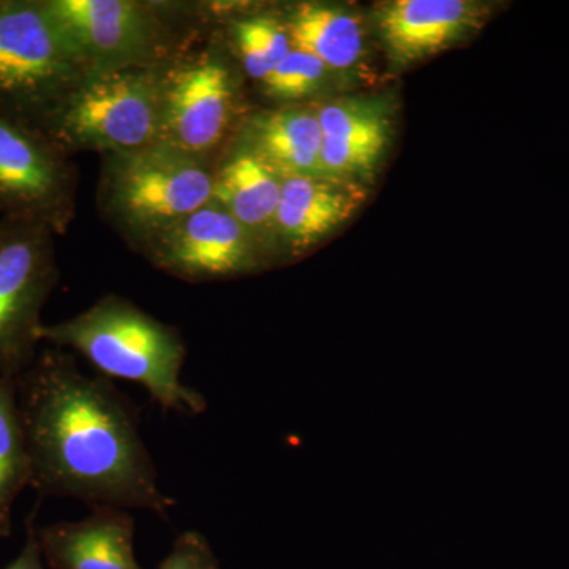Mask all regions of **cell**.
Listing matches in <instances>:
<instances>
[{
    "label": "cell",
    "mask_w": 569,
    "mask_h": 569,
    "mask_svg": "<svg viewBox=\"0 0 569 569\" xmlns=\"http://www.w3.org/2000/svg\"><path fill=\"white\" fill-rule=\"evenodd\" d=\"M31 488L91 508L144 509L168 516L164 492L141 436L137 410L110 378L88 376L59 348L39 351L14 380Z\"/></svg>",
    "instance_id": "6da1fadb"
},
{
    "label": "cell",
    "mask_w": 569,
    "mask_h": 569,
    "mask_svg": "<svg viewBox=\"0 0 569 569\" xmlns=\"http://www.w3.org/2000/svg\"><path fill=\"white\" fill-rule=\"evenodd\" d=\"M40 340L81 355L104 378L140 385L164 410L189 417L208 410V399L182 381L187 350L178 329L121 296H103L69 320L43 323Z\"/></svg>",
    "instance_id": "7a4b0ae2"
},
{
    "label": "cell",
    "mask_w": 569,
    "mask_h": 569,
    "mask_svg": "<svg viewBox=\"0 0 569 569\" xmlns=\"http://www.w3.org/2000/svg\"><path fill=\"white\" fill-rule=\"evenodd\" d=\"M104 157L100 186L104 212L142 247L212 201L211 168L171 142L159 140Z\"/></svg>",
    "instance_id": "3957f363"
},
{
    "label": "cell",
    "mask_w": 569,
    "mask_h": 569,
    "mask_svg": "<svg viewBox=\"0 0 569 569\" xmlns=\"http://www.w3.org/2000/svg\"><path fill=\"white\" fill-rule=\"evenodd\" d=\"M88 77L43 0H0V116L39 132Z\"/></svg>",
    "instance_id": "277c9868"
},
{
    "label": "cell",
    "mask_w": 569,
    "mask_h": 569,
    "mask_svg": "<svg viewBox=\"0 0 569 569\" xmlns=\"http://www.w3.org/2000/svg\"><path fill=\"white\" fill-rule=\"evenodd\" d=\"M164 67L91 74L41 123L59 151L132 152L162 138Z\"/></svg>",
    "instance_id": "5b68a950"
},
{
    "label": "cell",
    "mask_w": 569,
    "mask_h": 569,
    "mask_svg": "<svg viewBox=\"0 0 569 569\" xmlns=\"http://www.w3.org/2000/svg\"><path fill=\"white\" fill-rule=\"evenodd\" d=\"M52 231L0 220V378L17 380L39 355L41 312L58 282Z\"/></svg>",
    "instance_id": "8992f818"
},
{
    "label": "cell",
    "mask_w": 569,
    "mask_h": 569,
    "mask_svg": "<svg viewBox=\"0 0 569 569\" xmlns=\"http://www.w3.org/2000/svg\"><path fill=\"white\" fill-rule=\"evenodd\" d=\"M91 74L163 67L168 32L151 3L43 0Z\"/></svg>",
    "instance_id": "52a82bcc"
},
{
    "label": "cell",
    "mask_w": 569,
    "mask_h": 569,
    "mask_svg": "<svg viewBox=\"0 0 569 569\" xmlns=\"http://www.w3.org/2000/svg\"><path fill=\"white\" fill-rule=\"evenodd\" d=\"M74 209L73 171L43 134L0 116V213L67 230Z\"/></svg>",
    "instance_id": "ba28073f"
},
{
    "label": "cell",
    "mask_w": 569,
    "mask_h": 569,
    "mask_svg": "<svg viewBox=\"0 0 569 569\" xmlns=\"http://www.w3.org/2000/svg\"><path fill=\"white\" fill-rule=\"evenodd\" d=\"M238 107L233 70L219 56L164 67L160 140L204 160L227 138Z\"/></svg>",
    "instance_id": "9c48e42d"
},
{
    "label": "cell",
    "mask_w": 569,
    "mask_h": 569,
    "mask_svg": "<svg viewBox=\"0 0 569 569\" xmlns=\"http://www.w3.org/2000/svg\"><path fill=\"white\" fill-rule=\"evenodd\" d=\"M144 250L156 268L187 282L252 274L268 260L257 239L216 201L168 228Z\"/></svg>",
    "instance_id": "30bf717a"
},
{
    "label": "cell",
    "mask_w": 569,
    "mask_h": 569,
    "mask_svg": "<svg viewBox=\"0 0 569 569\" xmlns=\"http://www.w3.org/2000/svg\"><path fill=\"white\" fill-rule=\"evenodd\" d=\"M489 11L471 0H389L378 3L373 21L389 69L403 70L470 39Z\"/></svg>",
    "instance_id": "8fae6325"
},
{
    "label": "cell",
    "mask_w": 569,
    "mask_h": 569,
    "mask_svg": "<svg viewBox=\"0 0 569 569\" xmlns=\"http://www.w3.org/2000/svg\"><path fill=\"white\" fill-rule=\"evenodd\" d=\"M313 108L320 121L326 178L358 186L372 181L391 146V107L376 97H343Z\"/></svg>",
    "instance_id": "7c38bea8"
},
{
    "label": "cell",
    "mask_w": 569,
    "mask_h": 569,
    "mask_svg": "<svg viewBox=\"0 0 569 569\" xmlns=\"http://www.w3.org/2000/svg\"><path fill=\"white\" fill-rule=\"evenodd\" d=\"M358 183L328 178H284L277 209L272 252L299 257L347 223L365 203Z\"/></svg>",
    "instance_id": "4fadbf2b"
},
{
    "label": "cell",
    "mask_w": 569,
    "mask_h": 569,
    "mask_svg": "<svg viewBox=\"0 0 569 569\" xmlns=\"http://www.w3.org/2000/svg\"><path fill=\"white\" fill-rule=\"evenodd\" d=\"M37 539L51 569H146L134 553L129 509L96 507L84 519L37 527Z\"/></svg>",
    "instance_id": "5bb4252c"
},
{
    "label": "cell",
    "mask_w": 569,
    "mask_h": 569,
    "mask_svg": "<svg viewBox=\"0 0 569 569\" xmlns=\"http://www.w3.org/2000/svg\"><path fill=\"white\" fill-rule=\"evenodd\" d=\"M236 142L260 157L283 179L326 178L320 121L313 104H287L254 112L242 122Z\"/></svg>",
    "instance_id": "9a60e30c"
},
{
    "label": "cell",
    "mask_w": 569,
    "mask_h": 569,
    "mask_svg": "<svg viewBox=\"0 0 569 569\" xmlns=\"http://www.w3.org/2000/svg\"><path fill=\"white\" fill-rule=\"evenodd\" d=\"M282 186V176L239 142L213 171L212 201L230 212L268 257L274 253L272 236Z\"/></svg>",
    "instance_id": "2e32d148"
},
{
    "label": "cell",
    "mask_w": 569,
    "mask_h": 569,
    "mask_svg": "<svg viewBox=\"0 0 569 569\" xmlns=\"http://www.w3.org/2000/svg\"><path fill=\"white\" fill-rule=\"evenodd\" d=\"M293 48L331 71L353 70L365 56V28L353 11L331 3H296L283 17Z\"/></svg>",
    "instance_id": "e0dca14e"
},
{
    "label": "cell",
    "mask_w": 569,
    "mask_h": 569,
    "mask_svg": "<svg viewBox=\"0 0 569 569\" xmlns=\"http://www.w3.org/2000/svg\"><path fill=\"white\" fill-rule=\"evenodd\" d=\"M31 488V460L22 430L14 380L0 378V538L13 529V508Z\"/></svg>",
    "instance_id": "ac0fdd59"
},
{
    "label": "cell",
    "mask_w": 569,
    "mask_h": 569,
    "mask_svg": "<svg viewBox=\"0 0 569 569\" xmlns=\"http://www.w3.org/2000/svg\"><path fill=\"white\" fill-rule=\"evenodd\" d=\"M231 39L246 73L261 82L293 50L283 18L244 14L231 21Z\"/></svg>",
    "instance_id": "d6986e66"
},
{
    "label": "cell",
    "mask_w": 569,
    "mask_h": 569,
    "mask_svg": "<svg viewBox=\"0 0 569 569\" xmlns=\"http://www.w3.org/2000/svg\"><path fill=\"white\" fill-rule=\"evenodd\" d=\"M329 74L331 70L320 59L293 48L260 84L269 99L296 103L317 96L328 82Z\"/></svg>",
    "instance_id": "ffe728a7"
},
{
    "label": "cell",
    "mask_w": 569,
    "mask_h": 569,
    "mask_svg": "<svg viewBox=\"0 0 569 569\" xmlns=\"http://www.w3.org/2000/svg\"><path fill=\"white\" fill-rule=\"evenodd\" d=\"M159 569H220V563L203 533L186 530L174 539Z\"/></svg>",
    "instance_id": "44dd1931"
},
{
    "label": "cell",
    "mask_w": 569,
    "mask_h": 569,
    "mask_svg": "<svg viewBox=\"0 0 569 569\" xmlns=\"http://www.w3.org/2000/svg\"><path fill=\"white\" fill-rule=\"evenodd\" d=\"M6 569H47L43 557H41L39 539H37V526L33 522V518L28 523L24 546H22L17 559L11 561Z\"/></svg>",
    "instance_id": "7402d4cb"
}]
</instances>
